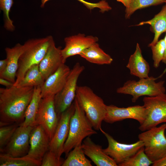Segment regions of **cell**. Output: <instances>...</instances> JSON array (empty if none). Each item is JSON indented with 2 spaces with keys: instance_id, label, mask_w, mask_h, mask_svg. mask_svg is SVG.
Wrapping results in <instances>:
<instances>
[{
  "instance_id": "5",
  "label": "cell",
  "mask_w": 166,
  "mask_h": 166,
  "mask_svg": "<svg viewBox=\"0 0 166 166\" xmlns=\"http://www.w3.org/2000/svg\"><path fill=\"white\" fill-rule=\"evenodd\" d=\"M152 77L140 78L138 81L128 80L117 89V93L128 94L132 96V101L135 102L142 96L166 97L164 81L156 82Z\"/></svg>"
},
{
  "instance_id": "1",
  "label": "cell",
  "mask_w": 166,
  "mask_h": 166,
  "mask_svg": "<svg viewBox=\"0 0 166 166\" xmlns=\"http://www.w3.org/2000/svg\"><path fill=\"white\" fill-rule=\"evenodd\" d=\"M34 90L33 87L14 85L0 88V126L23 121Z\"/></svg>"
},
{
  "instance_id": "27",
  "label": "cell",
  "mask_w": 166,
  "mask_h": 166,
  "mask_svg": "<svg viewBox=\"0 0 166 166\" xmlns=\"http://www.w3.org/2000/svg\"><path fill=\"white\" fill-rule=\"evenodd\" d=\"M153 164V162L145 153L143 147L135 154L118 166H148Z\"/></svg>"
},
{
  "instance_id": "26",
  "label": "cell",
  "mask_w": 166,
  "mask_h": 166,
  "mask_svg": "<svg viewBox=\"0 0 166 166\" xmlns=\"http://www.w3.org/2000/svg\"><path fill=\"white\" fill-rule=\"evenodd\" d=\"M62 166H92L91 161L87 159L81 145L77 146L69 152Z\"/></svg>"
},
{
  "instance_id": "33",
  "label": "cell",
  "mask_w": 166,
  "mask_h": 166,
  "mask_svg": "<svg viewBox=\"0 0 166 166\" xmlns=\"http://www.w3.org/2000/svg\"><path fill=\"white\" fill-rule=\"evenodd\" d=\"M52 152L48 150L44 155L41 161V166H61L64 161Z\"/></svg>"
},
{
  "instance_id": "9",
  "label": "cell",
  "mask_w": 166,
  "mask_h": 166,
  "mask_svg": "<svg viewBox=\"0 0 166 166\" xmlns=\"http://www.w3.org/2000/svg\"><path fill=\"white\" fill-rule=\"evenodd\" d=\"M54 95L42 98L36 117V125H41L49 139L52 138L57 126L59 117L56 113Z\"/></svg>"
},
{
  "instance_id": "37",
  "label": "cell",
  "mask_w": 166,
  "mask_h": 166,
  "mask_svg": "<svg viewBox=\"0 0 166 166\" xmlns=\"http://www.w3.org/2000/svg\"><path fill=\"white\" fill-rule=\"evenodd\" d=\"M118 2H121L125 7L126 8L129 6L130 0H117Z\"/></svg>"
},
{
  "instance_id": "25",
  "label": "cell",
  "mask_w": 166,
  "mask_h": 166,
  "mask_svg": "<svg viewBox=\"0 0 166 166\" xmlns=\"http://www.w3.org/2000/svg\"><path fill=\"white\" fill-rule=\"evenodd\" d=\"M45 80L40 70L39 65H36L32 66L27 70L23 79L16 86L41 87Z\"/></svg>"
},
{
  "instance_id": "30",
  "label": "cell",
  "mask_w": 166,
  "mask_h": 166,
  "mask_svg": "<svg viewBox=\"0 0 166 166\" xmlns=\"http://www.w3.org/2000/svg\"><path fill=\"white\" fill-rule=\"evenodd\" d=\"M19 124H13L1 126L0 128V150L1 152L8 143Z\"/></svg>"
},
{
  "instance_id": "10",
  "label": "cell",
  "mask_w": 166,
  "mask_h": 166,
  "mask_svg": "<svg viewBox=\"0 0 166 166\" xmlns=\"http://www.w3.org/2000/svg\"><path fill=\"white\" fill-rule=\"evenodd\" d=\"M75 110L74 101L70 106L59 117L58 123L53 136L49 142V150L61 158L63 153L64 145L69 133L71 118Z\"/></svg>"
},
{
  "instance_id": "12",
  "label": "cell",
  "mask_w": 166,
  "mask_h": 166,
  "mask_svg": "<svg viewBox=\"0 0 166 166\" xmlns=\"http://www.w3.org/2000/svg\"><path fill=\"white\" fill-rule=\"evenodd\" d=\"M34 127L19 124L2 152L14 157L27 155L30 148V133Z\"/></svg>"
},
{
  "instance_id": "18",
  "label": "cell",
  "mask_w": 166,
  "mask_h": 166,
  "mask_svg": "<svg viewBox=\"0 0 166 166\" xmlns=\"http://www.w3.org/2000/svg\"><path fill=\"white\" fill-rule=\"evenodd\" d=\"M89 137L85 138L81 144L85 155L97 166H118L112 158L104 152L102 146L95 143Z\"/></svg>"
},
{
  "instance_id": "39",
  "label": "cell",
  "mask_w": 166,
  "mask_h": 166,
  "mask_svg": "<svg viewBox=\"0 0 166 166\" xmlns=\"http://www.w3.org/2000/svg\"><path fill=\"white\" fill-rule=\"evenodd\" d=\"M164 0V3H166V0Z\"/></svg>"
},
{
  "instance_id": "4",
  "label": "cell",
  "mask_w": 166,
  "mask_h": 166,
  "mask_svg": "<svg viewBox=\"0 0 166 166\" xmlns=\"http://www.w3.org/2000/svg\"><path fill=\"white\" fill-rule=\"evenodd\" d=\"M75 98L94 129L100 130L106 114L107 106L103 100L86 86H77Z\"/></svg>"
},
{
  "instance_id": "2",
  "label": "cell",
  "mask_w": 166,
  "mask_h": 166,
  "mask_svg": "<svg viewBox=\"0 0 166 166\" xmlns=\"http://www.w3.org/2000/svg\"><path fill=\"white\" fill-rule=\"evenodd\" d=\"M54 41L53 37L50 35L42 38L30 39L24 43L14 85L16 86L19 83L30 68L39 64Z\"/></svg>"
},
{
  "instance_id": "29",
  "label": "cell",
  "mask_w": 166,
  "mask_h": 166,
  "mask_svg": "<svg viewBox=\"0 0 166 166\" xmlns=\"http://www.w3.org/2000/svg\"><path fill=\"white\" fill-rule=\"evenodd\" d=\"M13 3V0H0V8L3 11V14L4 26L7 30L10 31H13L15 29L13 22L9 16Z\"/></svg>"
},
{
  "instance_id": "21",
  "label": "cell",
  "mask_w": 166,
  "mask_h": 166,
  "mask_svg": "<svg viewBox=\"0 0 166 166\" xmlns=\"http://www.w3.org/2000/svg\"><path fill=\"white\" fill-rule=\"evenodd\" d=\"M148 24L151 26V31L154 34L152 41L149 44V47L155 45L158 41L161 35L166 32V3L163 6L160 11L152 19L140 22L136 26Z\"/></svg>"
},
{
  "instance_id": "23",
  "label": "cell",
  "mask_w": 166,
  "mask_h": 166,
  "mask_svg": "<svg viewBox=\"0 0 166 166\" xmlns=\"http://www.w3.org/2000/svg\"><path fill=\"white\" fill-rule=\"evenodd\" d=\"M42 98L41 87H34L33 94L26 109L24 120L20 124L25 126H36V117Z\"/></svg>"
},
{
  "instance_id": "22",
  "label": "cell",
  "mask_w": 166,
  "mask_h": 166,
  "mask_svg": "<svg viewBox=\"0 0 166 166\" xmlns=\"http://www.w3.org/2000/svg\"><path fill=\"white\" fill-rule=\"evenodd\" d=\"M79 55L90 62L99 65L110 64L113 61L112 57L100 48L97 42L92 45Z\"/></svg>"
},
{
  "instance_id": "3",
  "label": "cell",
  "mask_w": 166,
  "mask_h": 166,
  "mask_svg": "<svg viewBox=\"0 0 166 166\" xmlns=\"http://www.w3.org/2000/svg\"><path fill=\"white\" fill-rule=\"evenodd\" d=\"M74 102L75 111L70 120L69 133L63 148L66 157L75 147L81 145L85 138L97 133L76 98Z\"/></svg>"
},
{
  "instance_id": "13",
  "label": "cell",
  "mask_w": 166,
  "mask_h": 166,
  "mask_svg": "<svg viewBox=\"0 0 166 166\" xmlns=\"http://www.w3.org/2000/svg\"><path fill=\"white\" fill-rule=\"evenodd\" d=\"M146 115V110L144 105L121 108L110 105L107 106L106 113L104 121L112 124L124 119H131L136 120L140 125L144 121Z\"/></svg>"
},
{
  "instance_id": "28",
  "label": "cell",
  "mask_w": 166,
  "mask_h": 166,
  "mask_svg": "<svg viewBox=\"0 0 166 166\" xmlns=\"http://www.w3.org/2000/svg\"><path fill=\"white\" fill-rule=\"evenodd\" d=\"M164 3V0H130L129 7L125 9V17L128 19L137 10Z\"/></svg>"
},
{
  "instance_id": "32",
  "label": "cell",
  "mask_w": 166,
  "mask_h": 166,
  "mask_svg": "<svg viewBox=\"0 0 166 166\" xmlns=\"http://www.w3.org/2000/svg\"><path fill=\"white\" fill-rule=\"evenodd\" d=\"M42 7H44L45 3L50 0H41ZM83 3L88 9L92 10L95 8H98L102 13L108 11L112 9L111 7L105 0H102L98 2L93 3L87 2L84 0H77Z\"/></svg>"
},
{
  "instance_id": "15",
  "label": "cell",
  "mask_w": 166,
  "mask_h": 166,
  "mask_svg": "<svg viewBox=\"0 0 166 166\" xmlns=\"http://www.w3.org/2000/svg\"><path fill=\"white\" fill-rule=\"evenodd\" d=\"M50 140L43 127L40 125L34 126L30 134V148L27 154L41 162L49 150Z\"/></svg>"
},
{
  "instance_id": "14",
  "label": "cell",
  "mask_w": 166,
  "mask_h": 166,
  "mask_svg": "<svg viewBox=\"0 0 166 166\" xmlns=\"http://www.w3.org/2000/svg\"><path fill=\"white\" fill-rule=\"evenodd\" d=\"M98 39L92 35L86 36L79 33L65 38V46L61 50L64 62L69 57L79 54L93 44L97 42Z\"/></svg>"
},
{
  "instance_id": "11",
  "label": "cell",
  "mask_w": 166,
  "mask_h": 166,
  "mask_svg": "<svg viewBox=\"0 0 166 166\" xmlns=\"http://www.w3.org/2000/svg\"><path fill=\"white\" fill-rule=\"evenodd\" d=\"M100 130L106 137L108 143L107 147L103 149L104 152L112 158L118 165L133 155L144 146L143 143L140 140L131 144L119 142L102 128Z\"/></svg>"
},
{
  "instance_id": "19",
  "label": "cell",
  "mask_w": 166,
  "mask_h": 166,
  "mask_svg": "<svg viewBox=\"0 0 166 166\" xmlns=\"http://www.w3.org/2000/svg\"><path fill=\"white\" fill-rule=\"evenodd\" d=\"M23 45L17 43L12 48L6 47L5 51L7 65L5 71L1 75L2 78L14 83L18 70L19 57L23 50Z\"/></svg>"
},
{
  "instance_id": "8",
  "label": "cell",
  "mask_w": 166,
  "mask_h": 166,
  "mask_svg": "<svg viewBox=\"0 0 166 166\" xmlns=\"http://www.w3.org/2000/svg\"><path fill=\"white\" fill-rule=\"evenodd\" d=\"M143 101L146 115L144 121L139 127L141 131L166 123V97H145Z\"/></svg>"
},
{
  "instance_id": "20",
  "label": "cell",
  "mask_w": 166,
  "mask_h": 166,
  "mask_svg": "<svg viewBox=\"0 0 166 166\" xmlns=\"http://www.w3.org/2000/svg\"><path fill=\"white\" fill-rule=\"evenodd\" d=\"M126 67L129 70L131 74L138 77L140 79L149 77V65L144 58L138 43L136 44L134 52L129 58Z\"/></svg>"
},
{
  "instance_id": "7",
  "label": "cell",
  "mask_w": 166,
  "mask_h": 166,
  "mask_svg": "<svg viewBox=\"0 0 166 166\" xmlns=\"http://www.w3.org/2000/svg\"><path fill=\"white\" fill-rule=\"evenodd\" d=\"M85 69L79 63H76L71 69L63 88L54 96L55 109L59 117L73 102L76 96L78 78Z\"/></svg>"
},
{
  "instance_id": "31",
  "label": "cell",
  "mask_w": 166,
  "mask_h": 166,
  "mask_svg": "<svg viewBox=\"0 0 166 166\" xmlns=\"http://www.w3.org/2000/svg\"><path fill=\"white\" fill-rule=\"evenodd\" d=\"M152 52L153 66L156 68L160 65L164 56L165 52V43L164 39L158 41L154 45L151 47Z\"/></svg>"
},
{
  "instance_id": "35",
  "label": "cell",
  "mask_w": 166,
  "mask_h": 166,
  "mask_svg": "<svg viewBox=\"0 0 166 166\" xmlns=\"http://www.w3.org/2000/svg\"><path fill=\"white\" fill-rule=\"evenodd\" d=\"M0 84L6 87L9 88L14 85V83L5 79L0 77Z\"/></svg>"
},
{
  "instance_id": "24",
  "label": "cell",
  "mask_w": 166,
  "mask_h": 166,
  "mask_svg": "<svg viewBox=\"0 0 166 166\" xmlns=\"http://www.w3.org/2000/svg\"><path fill=\"white\" fill-rule=\"evenodd\" d=\"M41 164V161L27 155L14 157L4 153L0 154V166H39Z\"/></svg>"
},
{
  "instance_id": "34",
  "label": "cell",
  "mask_w": 166,
  "mask_h": 166,
  "mask_svg": "<svg viewBox=\"0 0 166 166\" xmlns=\"http://www.w3.org/2000/svg\"><path fill=\"white\" fill-rule=\"evenodd\" d=\"M7 65V61L6 58L0 61V75L2 74L6 70Z\"/></svg>"
},
{
  "instance_id": "36",
  "label": "cell",
  "mask_w": 166,
  "mask_h": 166,
  "mask_svg": "<svg viewBox=\"0 0 166 166\" xmlns=\"http://www.w3.org/2000/svg\"><path fill=\"white\" fill-rule=\"evenodd\" d=\"M153 166H166V156L160 159L153 162Z\"/></svg>"
},
{
  "instance_id": "38",
  "label": "cell",
  "mask_w": 166,
  "mask_h": 166,
  "mask_svg": "<svg viewBox=\"0 0 166 166\" xmlns=\"http://www.w3.org/2000/svg\"><path fill=\"white\" fill-rule=\"evenodd\" d=\"M164 41L165 43V52L164 55V58L162 61V62L165 64H166V33L165 36L164 38Z\"/></svg>"
},
{
  "instance_id": "6",
  "label": "cell",
  "mask_w": 166,
  "mask_h": 166,
  "mask_svg": "<svg viewBox=\"0 0 166 166\" xmlns=\"http://www.w3.org/2000/svg\"><path fill=\"white\" fill-rule=\"evenodd\" d=\"M166 123L143 131L138 136L144 144V152L153 163L166 156Z\"/></svg>"
},
{
  "instance_id": "16",
  "label": "cell",
  "mask_w": 166,
  "mask_h": 166,
  "mask_svg": "<svg viewBox=\"0 0 166 166\" xmlns=\"http://www.w3.org/2000/svg\"><path fill=\"white\" fill-rule=\"evenodd\" d=\"M70 70L68 66L63 64L45 79L41 87L42 98L59 93L64 86Z\"/></svg>"
},
{
  "instance_id": "17",
  "label": "cell",
  "mask_w": 166,
  "mask_h": 166,
  "mask_svg": "<svg viewBox=\"0 0 166 166\" xmlns=\"http://www.w3.org/2000/svg\"><path fill=\"white\" fill-rule=\"evenodd\" d=\"M60 47L56 46L54 41L50 45L45 56L39 64L40 70L45 80L63 64Z\"/></svg>"
}]
</instances>
